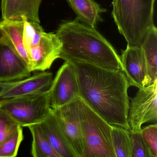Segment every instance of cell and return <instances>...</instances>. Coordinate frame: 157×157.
<instances>
[{"instance_id":"4fadbf2b","label":"cell","mask_w":157,"mask_h":157,"mask_svg":"<svg viewBox=\"0 0 157 157\" xmlns=\"http://www.w3.org/2000/svg\"><path fill=\"white\" fill-rule=\"evenodd\" d=\"M42 0H2L3 20H13L24 17L30 21L40 23L39 10Z\"/></svg>"},{"instance_id":"30bf717a","label":"cell","mask_w":157,"mask_h":157,"mask_svg":"<svg viewBox=\"0 0 157 157\" xmlns=\"http://www.w3.org/2000/svg\"><path fill=\"white\" fill-rule=\"evenodd\" d=\"M52 109L76 157H83L84 143L76 100L64 106Z\"/></svg>"},{"instance_id":"277c9868","label":"cell","mask_w":157,"mask_h":157,"mask_svg":"<svg viewBox=\"0 0 157 157\" xmlns=\"http://www.w3.org/2000/svg\"><path fill=\"white\" fill-rule=\"evenodd\" d=\"M76 101L84 143L83 157H116L112 140V125L80 97Z\"/></svg>"},{"instance_id":"7c38bea8","label":"cell","mask_w":157,"mask_h":157,"mask_svg":"<svg viewBox=\"0 0 157 157\" xmlns=\"http://www.w3.org/2000/svg\"><path fill=\"white\" fill-rule=\"evenodd\" d=\"M53 79V73L44 71L19 80L2 82L0 100L46 91L49 90Z\"/></svg>"},{"instance_id":"ffe728a7","label":"cell","mask_w":157,"mask_h":157,"mask_svg":"<svg viewBox=\"0 0 157 157\" xmlns=\"http://www.w3.org/2000/svg\"><path fill=\"white\" fill-rule=\"evenodd\" d=\"M23 138L22 128L18 126L0 144V157H16Z\"/></svg>"},{"instance_id":"9a60e30c","label":"cell","mask_w":157,"mask_h":157,"mask_svg":"<svg viewBox=\"0 0 157 157\" xmlns=\"http://www.w3.org/2000/svg\"><path fill=\"white\" fill-rule=\"evenodd\" d=\"M77 15L76 19L81 22L93 28L97 24L102 22L101 14L106 12V10L101 8L94 0H67Z\"/></svg>"},{"instance_id":"8992f818","label":"cell","mask_w":157,"mask_h":157,"mask_svg":"<svg viewBox=\"0 0 157 157\" xmlns=\"http://www.w3.org/2000/svg\"><path fill=\"white\" fill-rule=\"evenodd\" d=\"M0 109L22 127L40 124L52 110L48 90L0 100Z\"/></svg>"},{"instance_id":"9c48e42d","label":"cell","mask_w":157,"mask_h":157,"mask_svg":"<svg viewBox=\"0 0 157 157\" xmlns=\"http://www.w3.org/2000/svg\"><path fill=\"white\" fill-rule=\"evenodd\" d=\"M32 72L7 35L0 28V82L22 79L32 75Z\"/></svg>"},{"instance_id":"44dd1931","label":"cell","mask_w":157,"mask_h":157,"mask_svg":"<svg viewBox=\"0 0 157 157\" xmlns=\"http://www.w3.org/2000/svg\"><path fill=\"white\" fill-rule=\"evenodd\" d=\"M142 139L151 157H157V124L149 125L140 130Z\"/></svg>"},{"instance_id":"7402d4cb","label":"cell","mask_w":157,"mask_h":157,"mask_svg":"<svg viewBox=\"0 0 157 157\" xmlns=\"http://www.w3.org/2000/svg\"><path fill=\"white\" fill-rule=\"evenodd\" d=\"M131 136L132 138L131 157H151L148 149L142 139L140 131L131 132Z\"/></svg>"},{"instance_id":"5bb4252c","label":"cell","mask_w":157,"mask_h":157,"mask_svg":"<svg viewBox=\"0 0 157 157\" xmlns=\"http://www.w3.org/2000/svg\"><path fill=\"white\" fill-rule=\"evenodd\" d=\"M39 124L51 146L61 157H76L52 109Z\"/></svg>"},{"instance_id":"603a6c76","label":"cell","mask_w":157,"mask_h":157,"mask_svg":"<svg viewBox=\"0 0 157 157\" xmlns=\"http://www.w3.org/2000/svg\"><path fill=\"white\" fill-rule=\"evenodd\" d=\"M19 125L0 109V144Z\"/></svg>"},{"instance_id":"52a82bcc","label":"cell","mask_w":157,"mask_h":157,"mask_svg":"<svg viewBox=\"0 0 157 157\" xmlns=\"http://www.w3.org/2000/svg\"><path fill=\"white\" fill-rule=\"evenodd\" d=\"M157 120V80L143 89H139L131 100L128 120L130 131H140L141 126Z\"/></svg>"},{"instance_id":"ac0fdd59","label":"cell","mask_w":157,"mask_h":157,"mask_svg":"<svg viewBox=\"0 0 157 157\" xmlns=\"http://www.w3.org/2000/svg\"><path fill=\"white\" fill-rule=\"evenodd\" d=\"M33 137L31 153L34 157H61L51 146L39 124L27 127Z\"/></svg>"},{"instance_id":"ba28073f","label":"cell","mask_w":157,"mask_h":157,"mask_svg":"<svg viewBox=\"0 0 157 157\" xmlns=\"http://www.w3.org/2000/svg\"><path fill=\"white\" fill-rule=\"evenodd\" d=\"M48 92L51 108L64 106L80 97L77 75L70 62L65 61L59 68Z\"/></svg>"},{"instance_id":"7a4b0ae2","label":"cell","mask_w":157,"mask_h":157,"mask_svg":"<svg viewBox=\"0 0 157 157\" xmlns=\"http://www.w3.org/2000/svg\"><path fill=\"white\" fill-rule=\"evenodd\" d=\"M56 34L62 43L59 58L122 70L120 56L96 28L76 18L62 23Z\"/></svg>"},{"instance_id":"3957f363","label":"cell","mask_w":157,"mask_h":157,"mask_svg":"<svg viewBox=\"0 0 157 157\" xmlns=\"http://www.w3.org/2000/svg\"><path fill=\"white\" fill-rule=\"evenodd\" d=\"M155 0H113L112 14L127 45H141L154 25Z\"/></svg>"},{"instance_id":"6da1fadb","label":"cell","mask_w":157,"mask_h":157,"mask_svg":"<svg viewBox=\"0 0 157 157\" xmlns=\"http://www.w3.org/2000/svg\"><path fill=\"white\" fill-rule=\"evenodd\" d=\"M69 62L77 75L80 97L107 123L130 131L128 91L130 86L124 72L85 62Z\"/></svg>"},{"instance_id":"e0dca14e","label":"cell","mask_w":157,"mask_h":157,"mask_svg":"<svg viewBox=\"0 0 157 157\" xmlns=\"http://www.w3.org/2000/svg\"><path fill=\"white\" fill-rule=\"evenodd\" d=\"M147 63L151 84L157 80V29L153 25L140 45Z\"/></svg>"},{"instance_id":"5b68a950","label":"cell","mask_w":157,"mask_h":157,"mask_svg":"<svg viewBox=\"0 0 157 157\" xmlns=\"http://www.w3.org/2000/svg\"><path fill=\"white\" fill-rule=\"evenodd\" d=\"M24 20L23 43L31 71H45L59 58L62 43L56 33L45 32L40 23Z\"/></svg>"},{"instance_id":"cb8c5ba5","label":"cell","mask_w":157,"mask_h":157,"mask_svg":"<svg viewBox=\"0 0 157 157\" xmlns=\"http://www.w3.org/2000/svg\"><path fill=\"white\" fill-rule=\"evenodd\" d=\"M2 90H3V85H2V82H0V95L2 92Z\"/></svg>"},{"instance_id":"d6986e66","label":"cell","mask_w":157,"mask_h":157,"mask_svg":"<svg viewBox=\"0 0 157 157\" xmlns=\"http://www.w3.org/2000/svg\"><path fill=\"white\" fill-rule=\"evenodd\" d=\"M113 146L116 157H131V132L122 127L112 125Z\"/></svg>"},{"instance_id":"2e32d148","label":"cell","mask_w":157,"mask_h":157,"mask_svg":"<svg viewBox=\"0 0 157 157\" xmlns=\"http://www.w3.org/2000/svg\"><path fill=\"white\" fill-rule=\"evenodd\" d=\"M24 23L23 18L2 20L0 21V28L7 35L19 55L29 67V58L23 43Z\"/></svg>"},{"instance_id":"8fae6325","label":"cell","mask_w":157,"mask_h":157,"mask_svg":"<svg viewBox=\"0 0 157 157\" xmlns=\"http://www.w3.org/2000/svg\"><path fill=\"white\" fill-rule=\"evenodd\" d=\"M120 56L122 71L130 86L143 89L150 85L147 63L143 49L140 46H127L122 50Z\"/></svg>"}]
</instances>
